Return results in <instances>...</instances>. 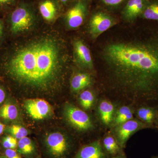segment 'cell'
Wrapping results in <instances>:
<instances>
[{
    "instance_id": "6da1fadb",
    "label": "cell",
    "mask_w": 158,
    "mask_h": 158,
    "mask_svg": "<svg viewBox=\"0 0 158 158\" xmlns=\"http://www.w3.org/2000/svg\"><path fill=\"white\" fill-rule=\"evenodd\" d=\"M63 40L45 34L23 44L12 42L1 50L0 69L19 86L53 91L63 81L69 56Z\"/></svg>"
},
{
    "instance_id": "7a4b0ae2",
    "label": "cell",
    "mask_w": 158,
    "mask_h": 158,
    "mask_svg": "<svg viewBox=\"0 0 158 158\" xmlns=\"http://www.w3.org/2000/svg\"><path fill=\"white\" fill-rule=\"evenodd\" d=\"M101 57L118 88L141 95L158 90V34L108 43Z\"/></svg>"
},
{
    "instance_id": "3957f363",
    "label": "cell",
    "mask_w": 158,
    "mask_h": 158,
    "mask_svg": "<svg viewBox=\"0 0 158 158\" xmlns=\"http://www.w3.org/2000/svg\"><path fill=\"white\" fill-rule=\"evenodd\" d=\"M4 20L7 34L14 37L33 27L36 15L30 6L21 3L6 15Z\"/></svg>"
},
{
    "instance_id": "277c9868",
    "label": "cell",
    "mask_w": 158,
    "mask_h": 158,
    "mask_svg": "<svg viewBox=\"0 0 158 158\" xmlns=\"http://www.w3.org/2000/svg\"><path fill=\"white\" fill-rule=\"evenodd\" d=\"M117 23V19L109 12L103 9H98L93 12L90 16L88 30L92 38L96 39Z\"/></svg>"
},
{
    "instance_id": "5b68a950",
    "label": "cell",
    "mask_w": 158,
    "mask_h": 158,
    "mask_svg": "<svg viewBox=\"0 0 158 158\" xmlns=\"http://www.w3.org/2000/svg\"><path fill=\"white\" fill-rule=\"evenodd\" d=\"M90 0H74L65 15V23L70 29L79 28L84 23L88 13Z\"/></svg>"
},
{
    "instance_id": "8992f818",
    "label": "cell",
    "mask_w": 158,
    "mask_h": 158,
    "mask_svg": "<svg viewBox=\"0 0 158 158\" xmlns=\"http://www.w3.org/2000/svg\"><path fill=\"white\" fill-rule=\"evenodd\" d=\"M64 115L66 121L77 129L88 131L93 127V123L88 114L73 105H65Z\"/></svg>"
},
{
    "instance_id": "52a82bcc",
    "label": "cell",
    "mask_w": 158,
    "mask_h": 158,
    "mask_svg": "<svg viewBox=\"0 0 158 158\" xmlns=\"http://www.w3.org/2000/svg\"><path fill=\"white\" fill-rule=\"evenodd\" d=\"M24 107L30 117L35 120H42L52 113L51 105L43 99H28L25 101Z\"/></svg>"
},
{
    "instance_id": "ba28073f",
    "label": "cell",
    "mask_w": 158,
    "mask_h": 158,
    "mask_svg": "<svg viewBox=\"0 0 158 158\" xmlns=\"http://www.w3.org/2000/svg\"><path fill=\"white\" fill-rule=\"evenodd\" d=\"M73 50L74 60L77 65L89 70L93 69V59L90 49L82 40H73Z\"/></svg>"
},
{
    "instance_id": "9c48e42d",
    "label": "cell",
    "mask_w": 158,
    "mask_h": 158,
    "mask_svg": "<svg viewBox=\"0 0 158 158\" xmlns=\"http://www.w3.org/2000/svg\"><path fill=\"white\" fill-rule=\"evenodd\" d=\"M49 152L56 158L62 157L68 151V141L64 135L59 132L51 133L46 139Z\"/></svg>"
},
{
    "instance_id": "30bf717a",
    "label": "cell",
    "mask_w": 158,
    "mask_h": 158,
    "mask_svg": "<svg viewBox=\"0 0 158 158\" xmlns=\"http://www.w3.org/2000/svg\"><path fill=\"white\" fill-rule=\"evenodd\" d=\"M149 0H127L122 9L123 19L128 23L134 22L141 16Z\"/></svg>"
},
{
    "instance_id": "8fae6325",
    "label": "cell",
    "mask_w": 158,
    "mask_h": 158,
    "mask_svg": "<svg viewBox=\"0 0 158 158\" xmlns=\"http://www.w3.org/2000/svg\"><path fill=\"white\" fill-rule=\"evenodd\" d=\"M143 126L138 120L131 119L117 126L116 132L118 143L123 146L131 135Z\"/></svg>"
},
{
    "instance_id": "7c38bea8",
    "label": "cell",
    "mask_w": 158,
    "mask_h": 158,
    "mask_svg": "<svg viewBox=\"0 0 158 158\" xmlns=\"http://www.w3.org/2000/svg\"><path fill=\"white\" fill-rule=\"evenodd\" d=\"M76 158H105V154L99 141H95L82 148Z\"/></svg>"
},
{
    "instance_id": "4fadbf2b",
    "label": "cell",
    "mask_w": 158,
    "mask_h": 158,
    "mask_svg": "<svg viewBox=\"0 0 158 158\" xmlns=\"http://www.w3.org/2000/svg\"><path fill=\"white\" fill-rule=\"evenodd\" d=\"M39 10L44 19L47 21H52L59 13V6L54 0H44L40 4Z\"/></svg>"
},
{
    "instance_id": "5bb4252c",
    "label": "cell",
    "mask_w": 158,
    "mask_h": 158,
    "mask_svg": "<svg viewBox=\"0 0 158 158\" xmlns=\"http://www.w3.org/2000/svg\"><path fill=\"white\" fill-rule=\"evenodd\" d=\"M93 80L90 74L86 72L77 73L71 80V89L74 92L80 91L90 86Z\"/></svg>"
},
{
    "instance_id": "9a60e30c",
    "label": "cell",
    "mask_w": 158,
    "mask_h": 158,
    "mask_svg": "<svg viewBox=\"0 0 158 158\" xmlns=\"http://www.w3.org/2000/svg\"><path fill=\"white\" fill-rule=\"evenodd\" d=\"M98 110L102 122L106 125L110 124L114 116V107L113 104L109 101H102L99 105Z\"/></svg>"
},
{
    "instance_id": "2e32d148",
    "label": "cell",
    "mask_w": 158,
    "mask_h": 158,
    "mask_svg": "<svg viewBox=\"0 0 158 158\" xmlns=\"http://www.w3.org/2000/svg\"><path fill=\"white\" fill-rule=\"evenodd\" d=\"M132 118L133 113L131 109L126 106H123L119 108L114 115L113 124L117 127Z\"/></svg>"
},
{
    "instance_id": "e0dca14e",
    "label": "cell",
    "mask_w": 158,
    "mask_h": 158,
    "mask_svg": "<svg viewBox=\"0 0 158 158\" xmlns=\"http://www.w3.org/2000/svg\"><path fill=\"white\" fill-rule=\"evenodd\" d=\"M18 110L15 105L7 103L0 108V117L7 120L12 121L18 116Z\"/></svg>"
},
{
    "instance_id": "ac0fdd59",
    "label": "cell",
    "mask_w": 158,
    "mask_h": 158,
    "mask_svg": "<svg viewBox=\"0 0 158 158\" xmlns=\"http://www.w3.org/2000/svg\"><path fill=\"white\" fill-rule=\"evenodd\" d=\"M141 16L158 22V0H149Z\"/></svg>"
},
{
    "instance_id": "d6986e66",
    "label": "cell",
    "mask_w": 158,
    "mask_h": 158,
    "mask_svg": "<svg viewBox=\"0 0 158 158\" xmlns=\"http://www.w3.org/2000/svg\"><path fill=\"white\" fill-rule=\"evenodd\" d=\"M94 100V95L90 90H85L80 94L79 101L82 107L86 110L90 109L93 106Z\"/></svg>"
},
{
    "instance_id": "ffe728a7",
    "label": "cell",
    "mask_w": 158,
    "mask_h": 158,
    "mask_svg": "<svg viewBox=\"0 0 158 158\" xmlns=\"http://www.w3.org/2000/svg\"><path fill=\"white\" fill-rule=\"evenodd\" d=\"M19 152L22 154H30L35 149L34 143L30 138L25 137L19 139L18 143Z\"/></svg>"
},
{
    "instance_id": "44dd1931",
    "label": "cell",
    "mask_w": 158,
    "mask_h": 158,
    "mask_svg": "<svg viewBox=\"0 0 158 158\" xmlns=\"http://www.w3.org/2000/svg\"><path fill=\"white\" fill-rule=\"evenodd\" d=\"M7 131L11 136L19 140L27 137L28 134L27 129L18 125H12L7 128Z\"/></svg>"
},
{
    "instance_id": "7402d4cb",
    "label": "cell",
    "mask_w": 158,
    "mask_h": 158,
    "mask_svg": "<svg viewBox=\"0 0 158 158\" xmlns=\"http://www.w3.org/2000/svg\"><path fill=\"white\" fill-rule=\"evenodd\" d=\"M137 113L138 117L142 121L150 123L153 120L155 113L152 108L142 107L138 110Z\"/></svg>"
},
{
    "instance_id": "603a6c76",
    "label": "cell",
    "mask_w": 158,
    "mask_h": 158,
    "mask_svg": "<svg viewBox=\"0 0 158 158\" xmlns=\"http://www.w3.org/2000/svg\"><path fill=\"white\" fill-rule=\"evenodd\" d=\"M103 146L106 151L110 154H116L119 149L118 143L112 136H107L104 138Z\"/></svg>"
},
{
    "instance_id": "cb8c5ba5",
    "label": "cell",
    "mask_w": 158,
    "mask_h": 158,
    "mask_svg": "<svg viewBox=\"0 0 158 158\" xmlns=\"http://www.w3.org/2000/svg\"><path fill=\"white\" fill-rule=\"evenodd\" d=\"M101 5L104 8L109 10L118 9L124 6L127 0H99Z\"/></svg>"
},
{
    "instance_id": "d4e9b609",
    "label": "cell",
    "mask_w": 158,
    "mask_h": 158,
    "mask_svg": "<svg viewBox=\"0 0 158 158\" xmlns=\"http://www.w3.org/2000/svg\"><path fill=\"white\" fill-rule=\"evenodd\" d=\"M17 0H0V14H6L14 9L17 6Z\"/></svg>"
},
{
    "instance_id": "484cf974",
    "label": "cell",
    "mask_w": 158,
    "mask_h": 158,
    "mask_svg": "<svg viewBox=\"0 0 158 158\" xmlns=\"http://www.w3.org/2000/svg\"><path fill=\"white\" fill-rule=\"evenodd\" d=\"M2 144L7 149H14L18 145L17 139L12 136H6L3 138Z\"/></svg>"
},
{
    "instance_id": "4316f807",
    "label": "cell",
    "mask_w": 158,
    "mask_h": 158,
    "mask_svg": "<svg viewBox=\"0 0 158 158\" xmlns=\"http://www.w3.org/2000/svg\"><path fill=\"white\" fill-rule=\"evenodd\" d=\"M7 35V31L4 20L0 19V50H2L3 48V44Z\"/></svg>"
},
{
    "instance_id": "83f0119b",
    "label": "cell",
    "mask_w": 158,
    "mask_h": 158,
    "mask_svg": "<svg viewBox=\"0 0 158 158\" xmlns=\"http://www.w3.org/2000/svg\"><path fill=\"white\" fill-rule=\"evenodd\" d=\"M5 154L8 158H21L15 151L12 149H6L5 151Z\"/></svg>"
},
{
    "instance_id": "f1b7e54d",
    "label": "cell",
    "mask_w": 158,
    "mask_h": 158,
    "mask_svg": "<svg viewBox=\"0 0 158 158\" xmlns=\"http://www.w3.org/2000/svg\"><path fill=\"white\" fill-rule=\"evenodd\" d=\"M6 98V92L4 88L0 85V104L5 100Z\"/></svg>"
},
{
    "instance_id": "f546056e",
    "label": "cell",
    "mask_w": 158,
    "mask_h": 158,
    "mask_svg": "<svg viewBox=\"0 0 158 158\" xmlns=\"http://www.w3.org/2000/svg\"><path fill=\"white\" fill-rule=\"evenodd\" d=\"M59 1L63 6H67L69 5L70 3H72L74 0H59Z\"/></svg>"
},
{
    "instance_id": "4dcf8cb0",
    "label": "cell",
    "mask_w": 158,
    "mask_h": 158,
    "mask_svg": "<svg viewBox=\"0 0 158 158\" xmlns=\"http://www.w3.org/2000/svg\"><path fill=\"white\" fill-rule=\"evenodd\" d=\"M4 128H5V126L2 124L1 123H0V135L2 133L4 130Z\"/></svg>"
},
{
    "instance_id": "1f68e13d",
    "label": "cell",
    "mask_w": 158,
    "mask_h": 158,
    "mask_svg": "<svg viewBox=\"0 0 158 158\" xmlns=\"http://www.w3.org/2000/svg\"><path fill=\"white\" fill-rule=\"evenodd\" d=\"M112 158H123L121 156H117L114 157Z\"/></svg>"
},
{
    "instance_id": "d6a6232c",
    "label": "cell",
    "mask_w": 158,
    "mask_h": 158,
    "mask_svg": "<svg viewBox=\"0 0 158 158\" xmlns=\"http://www.w3.org/2000/svg\"><path fill=\"white\" fill-rule=\"evenodd\" d=\"M0 158H8L6 156H2L0 157Z\"/></svg>"
},
{
    "instance_id": "836d02e7",
    "label": "cell",
    "mask_w": 158,
    "mask_h": 158,
    "mask_svg": "<svg viewBox=\"0 0 158 158\" xmlns=\"http://www.w3.org/2000/svg\"><path fill=\"white\" fill-rule=\"evenodd\" d=\"M152 158H158V156H157L154 157H153Z\"/></svg>"
},
{
    "instance_id": "e575fe53",
    "label": "cell",
    "mask_w": 158,
    "mask_h": 158,
    "mask_svg": "<svg viewBox=\"0 0 158 158\" xmlns=\"http://www.w3.org/2000/svg\"></svg>"
},
{
    "instance_id": "d590c367",
    "label": "cell",
    "mask_w": 158,
    "mask_h": 158,
    "mask_svg": "<svg viewBox=\"0 0 158 158\" xmlns=\"http://www.w3.org/2000/svg\"><path fill=\"white\" fill-rule=\"evenodd\" d=\"M0 78H1V77H0Z\"/></svg>"
}]
</instances>
